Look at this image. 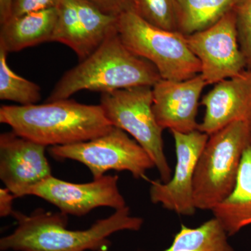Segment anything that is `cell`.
<instances>
[{
  "label": "cell",
  "mask_w": 251,
  "mask_h": 251,
  "mask_svg": "<svg viewBox=\"0 0 251 251\" xmlns=\"http://www.w3.org/2000/svg\"><path fill=\"white\" fill-rule=\"evenodd\" d=\"M16 229L1 238V251H97L107 249L108 238L119 231H138L143 225L142 218L132 216L128 206L115 211L84 230L67 228V215L38 209L30 215L14 211Z\"/></svg>",
  "instance_id": "6da1fadb"
},
{
  "label": "cell",
  "mask_w": 251,
  "mask_h": 251,
  "mask_svg": "<svg viewBox=\"0 0 251 251\" xmlns=\"http://www.w3.org/2000/svg\"><path fill=\"white\" fill-rule=\"evenodd\" d=\"M0 122L16 134L45 147L88 141L113 127L100 105H86L70 99L41 105H2Z\"/></svg>",
  "instance_id": "7a4b0ae2"
},
{
  "label": "cell",
  "mask_w": 251,
  "mask_h": 251,
  "mask_svg": "<svg viewBox=\"0 0 251 251\" xmlns=\"http://www.w3.org/2000/svg\"><path fill=\"white\" fill-rule=\"evenodd\" d=\"M161 79L156 68L130 51L117 31L87 58L66 72L46 102L70 99L82 90L102 93L138 86L153 87Z\"/></svg>",
  "instance_id": "3957f363"
},
{
  "label": "cell",
  "mask_w": 251,
  "mask_h": 251,
  "mask_svg": "<svg viewBox=\"0 0 251 251\" xmlns=\"http://www.w3.org/2000/svg\"><path fill=\"white\" fill-rule=\"evenodd\" d=\"M251 145V122L237 121L209 135L193 179L196 209L212 210L235 186L243 155Z\"/></svg>",
  "instance_id": "277c9868"
},
{
  "label": "cell",
  "mask_w": 251,
  "mask_h": 251,
  "mask_svg": "<svg viewBox=\"0 0 251 251\" xmlns=\"http://www.w3.org/2000/svg\"><path fill=\"white\" fill-rule=\"evenodd\" d=\"M117 32L130 51L156 68L162 79L182 81L201 74V62L179 31L156 27L130 11L119 16Z\"/></svg>",
  "instance_id": "5b68a950"
},
{
  "label": "cell",
  "mask_w": 251,
  "mask_h": 251,
  "mask_svg": "<svg viewBox=\"0 0 251 251\" xmlns=\"http://www.w3.org/2000/svg\"><path fill=\"white\" fill-rule=\"evenodd\" d=\"M152 87L138 86L102 92L100 106L113 126L133 137L150 155L160 175V181L172 177L163 148L162 133L152 109Z\"/></svg>",
  "instance_id": "8992f818"
},
{
  "label": "cell",
  "mask_w": 251,
  "mask_h": 251,
  "mask_svg": "<svg viewBox=\"0 0 251 251\" xmlns=\"http://www.w3.org/2000/svg\"><path fill=\"white\" fill-rule=\"evenodd\" d=\"M49 151L56 159L74 160L85 165L93 179L102 177L109 171H128L139 179L155 168L151 157L139 144L115 126L94 139L50 147Z\"/></svg>",
  "instance_id": "52a82bcc"
},
{
  "label": "cell",
  "mask_w": 251,
  "mask_h": 251,
  "mask_svg": "<svg viewBox=\"0 0 251 251\" xmlns=\"http://www.w3.org/2000/svg\"><path fill=\"white\" fill-rule=\"evenodd\" d=\"M207 85L241 75L247 64L238 41L235 9L210 27L186 35Z\"/></svg>",
  "instance_id": "ba28073f"
},
{
  "label": "cell",
  "mask_w": 251,
  "mask_h": 251,
  "mask_svg": "<svg viewBox=\"0 0 251 251\" xmlns=\"http://www.w3.org/2000/svg\"><path fill=\"white\" fill-rule=\"evenodd\" d=\"M118 179L117 175H104L91 182L75 184L52 175L30 188L27 196L45 200L67 215L84 216L102 206L116 211L126 206L119 190Z\"/></svg>",
  "instance_id": "9c48e42d"
},
{
  "label": "cell",
  "mask_w": 251,
  "mask_h": 251,
  "mask_svg": "<svg viewBox=\"0 0 251 251\" xmlns=\"http://www.w3.org/2000/svg\"><path fill=\"white\" fill-rule=\"evenodd\" d=\"M174 138L176 163L174 173L168 182L153 181L150 187V199L180 215L192 216L196 208L193 202V179L199 157L209 135L193 130L180 133L172 130Z\"/></svg>",
  "instance_id": "30bf717a"
},
{
  "label": "cell",
  "mask_w": 251,
  "mask_h": 251,
  "mask_svg": "<svg viewBox=\"0 0 251 251\" xmlns=\"http://www.w3.org/2000/svg\"><path fill=\"white\" fill-rule=\"evenodd\" d=\"M46 148L13 130L0 135V179L15 197L52 176Z\"/></svg>",
  "instance_id": "8fae6325"
},
{
  "label": "cell",
  "mask_w": 251,
  "mask_h": 251,
  "mask_svg": "<svg viewBox=\"0 0 251 251\" xmlns=\"http://www.w3.org/2000/svg\"><path fill=\"white\" fill-rule=\"evenodd\" d=\"M206 85L201 74L188 80L157 82L152 87V109L162 129L184 133L198 130L199 100Z\"/></svg>",
  "instance_id": "7c38bea8"
},
{
  "label": "cell",
  "mask_w": 251,
  "mask_h": 251,
  "mask_svg": "<svg viewBox=\"0 0 251 251\" xmlns=\"http://www.w3.org/2000/svg\"><path fill=\"white\" fill-rule=\"evenodd\" d=\"M205 108L198 130L210 135L234 122H251V70L220 81L201 100Z\"/></svg>",
  "instance_id": "4fadbf2b"
},
{
  "label": "cell",
  "mask_w": 251,
  "mask_h": 251,
  "mask_svg": "<svg viewBox=\"0 0 251 251\" xmlns=\"http://www.w3.org/2000/svg\"><path fill=\"white\" fill-rule=\"evenodd\" d=\"M57 17V8H53L10 18L1 24L0 46L14 52L50 42Z\"/></svg>",
  "instance_id": "5bb4252c"
},
{
  "label": "cell",
  "mask_w": 251,
  "mask_h": 251,
  "mask_svg": "<svg viewBox=\"0 0 251 251\" xmlns=\"http://www.w3.org/2000/svg\"><path fill=\"white\" fill-rule=\"evenodd\" d=\"M211 211L227 236L251 225V145L243 155L234 189Z\"/></svg>",
  "instance_id": "9a60e30c"
},
{
  "label": "cell",
  "mask_w": 251,
  "mask_h": 251,
  "mask_svg": "<svg viewBox=\"0 0 251 251\" xmlns=\"http://www.w3.org/2000/svg\"><path fill=\"white\" fill-rule=\"evenodd\" d=\"M241 0H176L178 31L189 35L217 23Z\"/></svg>",
  "instance_id": "2e32d148"
},
{
  "label": "cell",
  "mask_w": 251,
  "mask_h": 251,
  "mask_svg": "<svg viewBox=\"0 0 251 251\" xmlns=\"http://www.w3.org/2000/svg\"><path fill=\"white\" fill-rule=\"evenodd\" d=\"M163 251H235L227 242L226 231L219 221L214 218L196 228L181 225L171 247Z\"/></svg>",
  "instance_id": "e0dca14e"
},
{
  "label": "cell",
  "mask_w": 251,
  "mask_h": 251,
  "mask_svg": "<svg viewBox=\"0 0 251 251\" xmlns=\"http://www.w3.org/2000/svg\"><path fill=\"white\" fill-rule=\"evenodd\" d=\"M8 53L0 46V99L20 105L36 104L41 99V87L11 70L7 63Z\"/></svg>",
  "instance_id": "ac0fdd59"
},
{
  "label": "cell",
  "mask_w": 251,
  "mask_h": 251,
  "mask_svg": "<svg viewBox=\"0 0 251 251\" xmlns=\"http://www.w3.org/2000/svg\"><path fill=\"white\" fill-rule=\"evenodd\" d=\"M133 11L156 27L178 31L176 0H131Z\"/></svg>",
  "instance_id": "d6986e66"
},
{
  "label": "cell",
  "mask_w": 251,
  "mask_h": 251,
  "mask_svg": "<svg viewBox=\"0 0 251 251\" xmlns=\"http://www.w3.org/2000/svg\"><path fill=\"white\" fill-rule=\"evenodd\" d=\"M57 8L58 17L51 41L67 46L78 56L80 37L75 0H62Z\"/></svg>",
  "instance_id": "ffe728a7"
},
{
  "label": "cell",
  "mask_w": 251,
  "mask_h": 251,
  "mask_svg": "<svg viewBox=\"0 0 251 251\" xmlns=\"http://www.w3.org/2000/svg\"><path fill=\"white\" fill-rule=\"evenodd\" d=\"M238 41L241 51L251 70V0H241L235 7Z\"/></svg>",
  "instance_id": "44dd1931"
},
{
  "label": "cell",
  "mask_w": 251,
  "mask_h": 251,
  "mask_svg": "<svg viewBox=\"0 0 251 251\" xmlns=\"http://www.w3.org/2000/svg\"><path fill=\"white\" fill-rule=\"evenodd\" d=\"M61 1L62 0H14L11 9V17L57 8Z\"/></svg>",
  "instance_id": "7402d4cb"
},
{
  "label": "cell",
  "mask_w": 251,
  "mask_h": 251,
  "mask_svg": "<svg viewBox=\"0 0 251 251\" xmlns=\"http://www.w3.org/2000/svg\"><path fill=\"white\" fill-rule=\"evenodd\" d=\"M105 14L119 17L127 11H133L131 0H87Z\"/></svg>",
  "instance_id": "603a6c76"
},
{
  "label": "cell",
  "mask_w": 251,
  "mask_h": 251,
  "mask_svg": "<svg viewBox=\"0 0 251 251\" xmlns=\"http://www.w3.org/2000/svg\"><path fill=\"white\" fill-rule=\"evenodd\" d=\"M15 198L14 195L6 188L0 189V216L6 217L12 215L14 213L13 203Z\"/></svg>",
  "instance_id": "cb8c5ba5"
},
{
  "label": "cell",
  "mask_w": 251,
  "mask_h": 251,
  "mask_svg": "<svg viewBox=\"0 0 251 251\" xmlns=\"http://www.w3.org/2000/svg\"><path fill=\"white\" fill-rule=\"evenodd\" d=\"M14 0H0V24H3L11 17Z\"/></svg>",
  "instance_id": "d4e9b609"
},
{
  "label": "cell",
  "mask_w": 251,
  "mask_h": 251,
  "mask_svg": "<svg viewBox=\"0 0 251 251\" xmlns=\"http://www.w3.org/2000/svg\"><path fill=\"white\" fill-rule=\"evenodd\" d=\"M97 251H106V249H101V250H99Z\"/></svg>",
  "instance_id": "484cf974"
}]
</instances>
